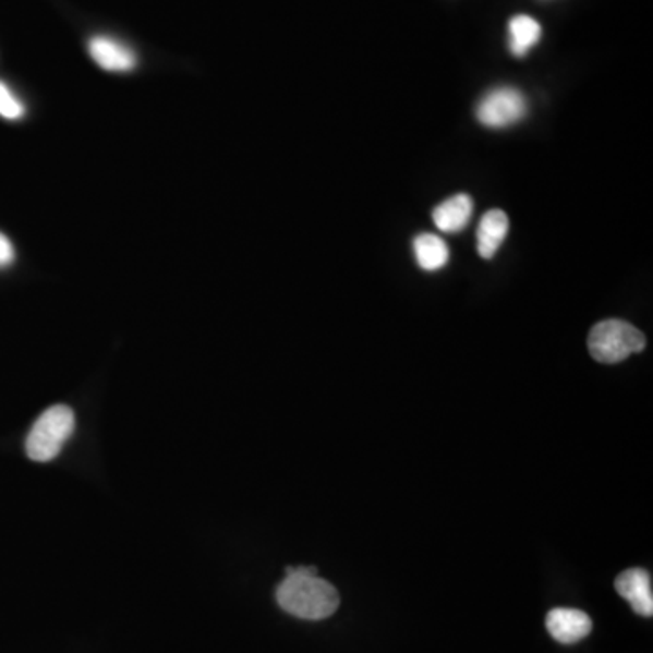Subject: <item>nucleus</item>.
<instances>
[{"mask_svg": "<svg viewBox=\"0 0 653 653\" xmlns=\"http://www.w3.org/2000/svg\"><path fill=\"white\" fill-rule=\"evenodd\" d=\"M414 254L418 265L428 273L443 269L448 264L447 243L431 232H423L414 238Z\"/></svg>", "mask_w": 653, "mask_h": 653, "instance_id": "nucleus-11", "label": "nucleus"}, {"mask_svg": "<svg viewBox=\"0 0 653 653\" xmlns=\"http://www.w3.org/2000/svg\"><path fill=\"white\" fill-rule=\"evenodd\" d=\"M75 431V414L68 406H55L43 412L27 434V458L48 463L59 456Z\"/></svg>", "mask_w": 653, "mask_h": 653, "instance_id": "nucleus-2", "label": "nucleus"}, {"mask_svg": "<svg viewBox=\"0 0 653 653\" xmlns=\"http://www.w3.org/2000/svg\"><path fill=\"white\" fill-rule=\"evenodd\" d=\"M15 262V247L4 232H0V269Z\"/></svg>", "mask_w": 653, "mask_h": 653, "instance_id": "nucleus-13", "label": "nucleus"}, {"mask_svg": "<svg viewBox=\"0 0 653 653\" xmlns=\"http://www.w3.org/2000/svg\"><path fill=\"white\" fill-rule=\"evenodd\" d=\"M543 29L540 22L529 15H516L508 24V46L513 57H524L540 43Z\"/></svg>", "mask_w": 653, "mask_h": 653, "instance_id": "nucleus-10", "label": "nucleus"}, {"mask_svg": "<svg viewBox=\"0 0 653 653\" xmlns=\"http://www.w3.org/2000/svg\"><path fill=\"white\" fill-rule=\"evenodd\" d=\"M643 332L622 319H605L590 330L589 351L601 363L625 362L628 356L644 351Z\"/></svg>", "mask_w": 653, "mask_h": 653, "instance_id": "nucleus-3", "label": "nucleus"}, {"mask_svg": "<svg viewBox=\"0 0 653 653\" xmlns=\"http://www.w3.org/2000/svg\"><path fill=\"white\" fill-rule=\"evenodd\" d=\"M616 590L639 616H653L652 576L643 568H630L616 579Z\"/></svg>", "mask_w": 653, "mask_h": 653, "instance_id": "nucleus-6", "label": "nucleus"}, {"mask_svg": "<svg viewBox=\"0 0 653 653\" xmlns=\"http://www.w3.org/2000/svg\"><path fill=\"white\" fill-rule=\"evenodd\" d=\"M87 49L93 62L109 73H128L136 68L135 51L114 38L97 35L89 40Z\"/></svg>", "mask_w": 653, "mask_h": 653, "instance_id": "nucleus-5", "label": "nucleus"}, {"mask_svg": "<svg viewBox=\"0 0 653 653\" xmlns=\"http://www.w3.org/2000/svg\"><path fill=\"white\" fill-rule=\"evenodd\" d=\"M546 628L557 643L573 644L592 632V619L576 608H554L546 616Z\"/></svg>", "mask_w": 653, "mask_h": 653, "instance_id": "nucleus-7", "label": "nucleus"}, {"mask_svg": "<svg viewBox=\"0 0 653 653\" xmlns=\"http://www.w3.org/2000/svg\"><path fill=\"white\" fill-rule=\"evenodd\" d=\"M472 211H474L472 198L469 195H456L442 202L434 209L433 220L439 231L459 232L469 226Z\"/></svg>", "mask_w": 653, "mask_h": 653, "instance_id": "nucleus-8", "label": "nucleus"}, {"mask_svg": "<svg viewBox=\"0 0 653 653\" xmlns=\"http://www.w3.org/2000/svg\"><path fill=\"white\" fill-rule=\"evenodd\" d=\"M508 217L499 209H492L481 218L477 227V253L481 258H494L508 234Z\"/></svg>", "mask_w": 653, "mask_h": 653, "instance_id": "nucleus-9", "label": "nucleus"}, {"mask_svg": "<svg viewBox=\"0 0 653 653\" xmlns=\"http://www.w3.org/2000/svg\"><path fill=\"white\" fill-rule=\"evenodd\" d=\"M26 113L24 104L13 95L4 82H0V117L5 120H19Z\"/></svg>", "mask_w": 653, "mask_h": 653, "instance_id": "nucleus-12", "label": "nucleus"}, {"mask_svg": "<svg viewBox=\"0 0 653 653\" xmlns=\"http://www.w3.org/2000/svg\"><path fill=\"white\" fill-rule=\"evenodd\" d=\"M527 111L529 104L523 93L516 87L501 86L481 98L475 108V117L485 128L505 130L521 122L527 117Z\"/></svg>", "mask_w": 653, "mask_h": 653, "instance_id": "nucleus-4", "label": "nucleus"}, {"mask_svg": "<svg viewBox=\"0 0 653 653\" xmlns=\"http://www.w3.org/2000/svg\"><path fill=\"white\" fill-rule=\"evenodd\" d=\"M278 605L291 616L319 621L332 616L340 606L338 590L318 578L314 567L287 568V576L276 590Z\"/></svg>", "mask_w": 653, "mask_h": 653, "instance_id": "nucleus-1", "label": "nucleus"}]
</instances>
